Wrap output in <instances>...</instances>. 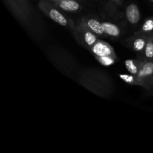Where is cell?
<instances>
[{"mask_svg":"<svg viewBox=\"0 0 153 153\" xmlns=\"http://www.w3.org/2000/svg\"><path fill=\"white\" fill-rule=\"evenodd\" d=\"M76 82L93 94L108 99L113 95L114 84L110 75L95 67L82 68Z\"/></svg>","mask_w":153,"mask_h":153,"instance_id":"6da1fadb","label":"cell"},{"mask_svg":"<svg viewBox=\"0 0 153 153\" xmlns=\"http://www.w3.org/2000/svg\"><path fill=\"white\" fill-rule=\"evenodd\" d=\"M46 55L55 68L76 82L82 68L73 54L59 46H51L46 50Z\"/></svg>","mask_w":153,"mask_h":153,"instance_id":"7a4b0ae2","label":"cell"},{"mask_svg":"<svg viewBox=\"0 0 153 153\" xmlns=\"http://www.w3.org/2000/svg\"><path fill=\"white\" fill-rule=\"evenodd\" d=\"M38 8L45 16L58 25L63 27H67L70 31L74 27L76 22L69 17L66 14V12L56 7L49 0H39Z\"/></svg>","mask_w":153,"mask_h":153,"instance_id":"3957f363","label":"cell"},{"mask_svg":"<svg viewBox=\"0 0 153 153\" xmlns=\"http://www.w3.org/2000/svg\"><path fill=\"white\" fill-rule=\"evenodd\" d=\"M71 32L76 41L88 50H90L94 43L100 39L99 36L93 33L78 20L76 21L74 27L71 29Z\"/></svg>","mask_w":153,"mask_h":153,"instance_id":"277c9868","label":"cell"},{"mask_svg":"<svg viewBox=\"0 0 153 153\" xmlns=\"http://www.w3.org/2000/svg\"><path fill=\"white\" fill-rule=\"evenodd\" d=\"M3 1L16 20L19 22L22 26L28 28L30 31H32L34 20L27 14L19 2L16 0H3Z\"/></svg>","mask_w":153,"mask_h":153,"instance_id":"5b68a950","label":"cell"},{"mask_svg":"<svg viewBox=\"0 0 153 153\" xmlns=\"http://www.w3.org/2000/svg\"><path fill=\"white\" fill-rule=\"evenodd\" d=\"M147 39L148 37L145 35L134 34L130 37L123 39L121 41V43L124 46L135 52L137 56L143 52L145 46H146Z\"/></svg>","mask_w":153,"mask_h":153,"instance_id":"8992f818","label":"cell"},{"mask_svg":"<svg viewBox=\"0 0 153 153\" xmlns=\"http://www.w3.org/2000/svg\"><path fill=\"white\" fill-rule=\"evenodd\" d=\"M77 20L85 25L88 29L91 30L93 33L97 34L100 37H107L105 33L102 21L96 16L88 15V16L80 17Z\"/></svg>","mask_w":153,"mask_h":153,"instance_id":"52a82bcc","label":"cell"},{"mask_svg":"<svg viewBox=\"0 0 153 153\" xmlns=\"http://www.w3.org/2000/svg\"><path fill=\"white\" fill-rule=\"evenodd\" d=\"M89 51L94 57L117 56L114 49L112 47L111 45L100 39L94 43Z\"/></svg>","mask_w":153,"mask_h":153,"instance_id":"ba28073f","label":"cell"},{"mask_svg":"<svg viewBox=\"0 0 153 153\" xmlns=\"http://www.w3.org/2000/svg\"><path fill=\"white\" fill-rule=\"evenodd\" d=\"M56 7L66 13H79L83 9L78 0H49Z\"/></svg>","mask_w":153,"mask_h":153,"instance_id":"9c48e42d","label":"cell"},{"mask_svg":"<svg viewBox=\"0 0 153 153\" xmlns=\"http://www.w3.org/2000/svg\"><path fill=\"white\" fill-rule=\"evenodd\" d=\"M125 17L126 22L131 26L135 27L138 25L141 15L139 7L135 3H130L126 6L125 9Z\"/></svg>","mask_w":153,"mask_h":153,"instance_id":"30bf717a","label":"cell"},{"mask_svg":"<svg viewBox=\"0 0 153 153\" xmlns=\"http://www.w3.org/2000/svg\"><path fill=\"white\" fill-rule=\"evenodd\" d=\"M102 23L104 28L105 33L108 38L117 40L121 38L124 34L123 27L115 22L111 21H102Z\"/></svg>","mask_w":153,"mask_h":153,"instance_id":"8fae6325","label":"cell"},{"mask_svg":"<svg viewBox=\"0 0 153 153\" xmlns=\"http://www.w3.org/2000/svg\"><path fill=\"white\" fill-rule=\"evenodd\" d=\"M137 76L143 84L142 88H146L153 76V61H143Z\"/></svg>","mask_w":153,"mask_h":153,"instance_id":"7c38bea8","label":"cell"},{"mask_svg":"<svg viewBox=\"0 0 153 153\" xmlns=\"http://www.w3.org/2000/svg\"><path fill=\"white\" fill-rule=\"evenodd\" d=\"M134 34H141L146 37L153 36V16L146 18L141 24L140 28L134 31Z\"/></svg>","mask_w":153,"mask_h":153,"instance_id":"4fadbf2b","label":"cell"},{"mask_svg":"<svg viewBox=\"0 0 153 153\" xmlns=\"http://www.w3.org/2000/svg\"><path fill=\"white\" fill-rule=\"evenodd\" d=\"M137 58L143 61H153V36L148 37L143 52L137 55Z\"/></svg>","mask_w":153,"mask_h":153,"instance_id":"5bb4252c","label":"cell"},{"mask_svg":"<svg viewBox=\"0 0 153 153\" xmlns=\"http://www.w3.org/2000/svg\"><path fill=\"white\" fill-rule=\"evenodd\" d=\"M143 63V60L136 58V59L126 60V61H124V65H125L126 68L128 70V73L133 75H137Z\"/></svg>","mask_w":153,"mask_h":153,"instance_id":"9a60e30c","label":"cell"},{"mask_svg":"<svg viewBox=\"0 0 153 153\" xmlns=\"http://www.w3.org/2000/svg\"><path fill=\"white\" fill-rule=\"evenodd\" d=\"M118 77L123 81L125 83L128 84L129 85H134V86H140L143 87V84L140 82L139 78L137 77V75H133L129 73V74H117Z\"/></svg>","mask_w":153,"mask_h":153,"instance_id":"2e32d148","label":"cell"},{"mask_svg":"<svg viewBox=\"0 0 153 153\" xmlns=\"http://www.w3.org/2000/svg\"><path fill=\"white\" fill-rule=\"evenodd\" d=\"M96 60L100 63L101 65L104 67H109L114 65L117 61H119V58L117 56H102V57H94Z\"/></svg>","mask_w":153,"mask_h":153,"instance_id":"e0dca14e","label":"cell"},{"mask_svg":"<svg viewBox=\"0 0 153 153\" xmlns=\"http://www.w3.org/2000/svg\"><path fill=\"white\" fill-rule=\"evenodd\" d=\"M16 1L19 2V4H20L21 6H22V7L24 9V10L26 12L27 14L34 20L35 13H34V9H33L32 6H31L29 1H28V0H16Z\"/></svg>","mask_w":153,"mask_h":153,"instance_id":"ac0fdd59","label":"cell"},{"mask_svg":"<svg viewBox=\"0 0 153 153\" xmlns=\"http://www.w3.org/2000/svg\"><path fill=\"white\" fill-rule=\"evenodd\" d=\"M143 89H144L145 95L146 97H151V96L153 95V76L151 78L150 80H149L147 86L145 88H143Z\"/></svg>","mask_w":153,"mask_h":153,"instance_id":"d6986e66","label":"cell"},{"mask_svg":"<svg viewBox=\"0 0 153 153\" xmlns=\"http://www.w3.org/2000/svg\"><path fill=\"white\" fill-rule=\"evenodd\" d=\"M109 1L111 2L112 4H115L116 6H117L118 7H120L123 5V0H109Z\"/></svg>","mask_w":153,"mask_h":153,"instance_id":"ffe728a7","label":"cell"},{"mask_svg":"<svg viewBox=\"0 0 153 153\" xmlns=\"http://www.w3.org/2000/svg\"><path fill=\"white\" fill-rule=\"evenodd\" d=\"M149 1L151 3V4H153V0H149Z\"/></svg>","mask_w":153,"mask_h":153,"instance_id":"44dd1931","label":"cell"}]
</instances>
